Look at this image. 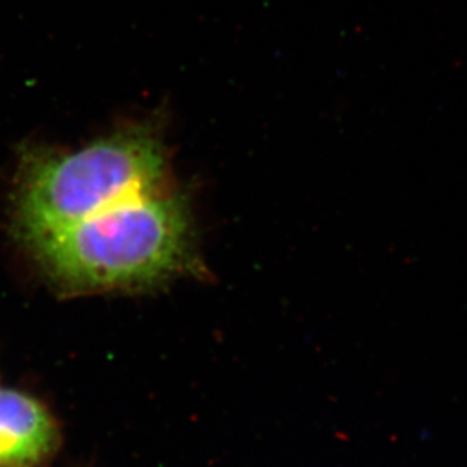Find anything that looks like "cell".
Masks as SVG:
<instances>
[{
	"mask_svg": "<svg viewBox=\"0 0 467 467\" xmlns=\"http://www.w3.org/2000/svg\"><path fill=\"white\" fill-rule=\"evenodd\" d=\"M185 200L137 195L27 243L55 286L68 294L142 289L200 268Z\"/></svg>",
	"mask_w": 467,
	"mask_h": 467,
	"instance_id": "1",
	"label": "cell"
},
{
	"mask_svg": "<svg viewBox=\"0 0 467 467\" xmlns=\"http://www.w3.org/2000/svg\"><path fill=\"white\" fill-rule=\"evenodd\" d=\"M57 422L45 406L17 390L0 389V467H32L55 452Z\"/></svg>",
	"mask_w": 467,
	"mask_h": 467,
	"instance_id": "3",
	"label": "cell"
},
{
	"mask_svg": "<svg viewBox=\"0 0 467 467\" xmlns=\"http://www.w3.org/2000/svg\"><path fill=\"white\" fill-rule=\"evenodd\" d=\"M167 156L158 133L129 126L78 150L23 153L14 225L23 243L53 234L137 195L165 190Z\"/></svg>",
	"mask_w": 467,
	"mask_h": 467,
	"instance_id": "2",
	"label": "cell"
}]
</instances>
